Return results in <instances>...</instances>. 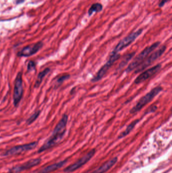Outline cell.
<instances>
[{"instance_id":"cell-4","label":"cell","mask_w":172,"mask_h":173,"mask_svg":"<svg viewBox=\"0 0 172 173\" xmlns=\"http://www.w3.org/2000/svg\"><path fill=\"white\" fill-rule=\"evenodd\" d=\"M165 50L166 47L165 46H163L161 48H159L158 50L152 53V54L149 55V56L143 61L142 63L136 68L135 73H138L142 71H144L145 68H147L148 66L150 65L156 60L161 57V56L163 54V53L165 52Z\"/></svg>"},{"instance_id":"cell-12","label":"cell","mask_w":172,"mask_h":173,"mask_svg":"<svg viewBox=\"0 0 172 173\" xmlns=\"http://www.w3.org/2000/svg\"><path fill=\"white\" fill-rule=\"evenodd\" d=\"M41 161V159L39 158L30 159L28 162H26L24 164H21L19 166H16L11 168L10 171V173H18L24 170L32 168V167L36 166L40 164Z\"/></svg>"},{"instance_id":"cell-19","label":"cell","mask_w":172,"mask_h":173,"mask_svg":"<svg viewBox=\"0 0 172 173\" xmlns=\"http://www.w3.org/2000/svg\"><path fill=\"white\" fill-rule=\"evenodd\" d=\"M39 114H40V112L39 111V112H36L35 113H34L33 115H32V116L27 120V123L30 125L33 122H34V121H35L37 118L39 117Z\"/></svg>"},{"instance_id":"cell-1","label":"cell","mask_w":172,"mask_h":173,"mask_svg":"<svg viewBox=\"0 0 172 173\" xmlns=\"http://www.w3.org/2000/svg\"><path fill=\"white\" fill-rule=\"evenodd\" d=\"M67 115L64 114L54 128L52 136L45 142L43 145L39 148V153H42L59 143L65 134L66 125L68 122Z\"/></svg>"},{"instance_id":"cell-13","label":"cell","mask_w":172,"mask_h":173,"mask_svg":"<svg viewBox=\"0 0 172 173\" xmlns=\"http://www.w3.org/2000/svg\"><path fill=\"white\" fill-rule=\"evenodd\" d=\"M118 161V158L117 157H114L113 159H111L108 162L104 163L102 166H100V168L95 170V171H93L91 173H104L115 165V164Z\"/></svg>"},{"instance_id":"cell-15","label":"cell","mask_w":172,"mask_h":173,"mask_svg":"<svg viewBox=\"0 0 172 173\" xmlns=\"http://www.w3.org/2000/svg\"><path fill=\"white\" fill-rule=\"evenodd\" d=\"M140 121L139 119L133 121H132L131 123H130L129 125L127 126L126 130H125L124 132H123L118 137L119 139H122L123 138H124L125 136H126L127 135L129 134L130 132H131L132 130H133L134 127H135V126L137 125V123H138V122Z\"/></svg>"},{"instance_id":"cell-20","label":"cell","mask_w":172,"mask_h":173,"mask_svg":"<svg viewBox=\"0 0 172 173\" xmlns=\"http://www.w3.org/2000/svg\"><path fill=\"white\" fill-rule=\"evenodd\" d=\"M35 65L33 62L30 61L28 64V66H27L28 70L30 71H32L35 68Z\"/></svg>"},{"instance_id":"cell-8","label":"cell","mask_w":172,"mask_h":173,"mask_svg":"<svg viewBox=\"0 0 172 173\" xmlns=\"http://www.w3.org/2000/svg\"><path fill=\"white\" fill-rule=\"evenodd\" d=\"M23 92V81L22 75L21 73H18L17 75L15 81V85L14 89L13 101L14 104L16 106L20 101L22 97Z\"/></svg>"},{"instance_id":"cell-23","label":"cell","mask_w":172,"mask_h":173,"mask_svg":"<svg viewBox=\"0 0 172 173\" xmlns=\"http://www.w3.org/2000/svg\"><path fill=\"white\" fill-rule=\"evenodd\" d=\"M24 1V0H17L16 1V3L17 4H20V3L23 2Z\"/></svg>"},{"instance_id":"cell-10","label":"cell","mask_w":172,"mask_h":173,"mask_svg":"<svg viewBox=\"0 0 172 173\" xmlns=\"http://www.w3.org/2000/svg\"><path fill=\"white\" fill-rule=\"evenodd\" d=\"M161 67V64H158L151 68L148 69L146 71H143L140 75H138L134 81V83L136 84H139L150 79L152 76L158 73Z\"/></svg>"},{"instance_id":"cell-18","label":"cell","mask_w":172,"mask_h":173,"mask_svg":"<svg viewBox=\"0 0 172 173\" xmlns=\"http://www.w3.org/2000/svg\"><path fill=\"white\" fill-rule=\"evenodd\" d=\"M134 55H135V52L131 53H130V54L126 55L119 64V69H121L123 67H124V66L127 64V63L133 58Z\"/></svg>"},{"instance_id":"cell-21","label":"cell","mask_w":172,"mask_h":173,"mask_svg":"<svg viewBox=\"0 0 172 173\" xmlns=\"http://www.w3.org/2000/svg\"><path fill=\"white\" fill-rule=\"evenodd\" d=\"M70 75H65L62 76L61 77H60L58 80V83H62L65 80L68 79V78L69 77Z\"/></svg>"},{"instance_id":"cell-7","label":"cell","mask_w":172,"mask_h":173,"mask_svg":"<svg viewBox=\"0 0 172 173\" xmlns=\"http://www.w3.org/2000/svg\"><path fill=\"white\" fill-rule=\"evenodd\" d=\"M95 152L96 150L95 149L91 150L83 157L78 160L77 162H75V163L66 167V168L64 170V172L65 173H70L76 171L78 168L86 164L89 160H90L91 158L95 155Z\"/></svg>"},{"instance_id":"cell-11","label":"cell","mask_w":172,"mask_h":173,"mask_svg":"<svg viewBox=\"0 0 172 173\" xmlns=\"http://www.w3.org/2000/svg\"><path fill=\"white\" fill-rule=\"evenodd\" d=\"M43 45L42 42H39L37 43L28 46L18 53V56L20 57H28L34 55L39 51Z\"/></svg>"},{"instance_id":"cell-14","label":"cell","mask_w":172,"mask_h":173,"mask_svg":"<svg viewBox=\"0 0 172 173\" xmlns=\"http://www.w3.org/2000/svg\"><path fill=\"white\" fill-rule=\"evenodd\" d=\"M67 160H64L63 161L58 162L57 163L53 164L50 166H47L43 169H41L40 171H39L37 173H49L53 172V171H56L59 168H60L62 166H63L64 165H65L67 163Z\"/></svg>"},{"instance_id":"cell-16","label":"cell","mask_w":172,"mask_h":173,"mask_svg":"<svg viewBox=\"0 0 172 173\" xmlns=\"http://www.w3.org/2000/svg\"><path fill=\"white\" fill-rule=\"evenodd\" d=\"M49 71H50V69L49 68H47L45 69L44 71H41V72L39 73V75H38L37 77L35 83V85H34V86H35V88H38V87L40 85L41 83V82H42L43 80V77H45L46 75Z\"/></svg>"},{"instance_id":"cell-22","label":"cell","mask_w":172,"mask_h":173,"mask_svg":"<svg viewBox=\"0 0 172 173\" xmlns=\"http://www.w3.org/2000/svg\"><path fill=\"white\" fill-rule=\"evenodd\" d=\"M170 1V0H161V2L160 3V4H159V7H161V8L163 7L166 3Z\"/></svg>"},{"instance_id":"cell-2","label":"cell","mask_w":172,"mask_h":173,"mask_svg":"<svg viewBox=\"0 0 172 173\" xmlns=\"http://www.w3.org/2000/svg\"><path fill=\"white\" fill-rule=\"evenodd\" d=\"M160 43H161L160 42H156L152 44V45L145 48L133 60L131 63L129 64L126 69V71L127 73H130L136 69L142 63L143 61L149 56V55L160 45Z\"/></svg>"},{"instance_id":"cell-17","label":"cell","mask_w":172,"mask_h":173,"mask_svg":"<svg viewBox=\"0 0 172 173\" xmlns=\"http://www.w3.org/2000/svg\"><path fill=\"white\" fill-rule=\"evenodd\" d=\"M102 5L101 4L98 3L93 4L88 10V13L89 16L93 15L94 12H100L102 11Z\"/></svg>"},{"instance_id":"cell-5","label":"cell","mask_w":172,"mask_h":173,"mask_svg":"<svg viewBox=\"0 0 172 173\" xmlns=\"http://www.w3.org/2000/svg\"><path fill=\"white\" fill-rule=\"evenodd\" d=\"M142 29H139L136 32H132L129 34L128 36H126L121 41H120V42L116 46L115 48H114L112 53L118 54V53L120 52V51H122L124 49L131 44L134 41L142 34Z\"/></svg>"},{"instance_id":"cell-9","label":"cell","mask_w":172,"mask_h":173,"mask_svg":"<svg viewBox=\"0 0 172 173\" xmlns=\"http://www.w3.org/2000/svg\"><path fill=\"white\" fill-rule=\"evenodd\" d=\"M37 145V142H34L22 145L16 146L7 151L5 153L4 155L8 156L12 155H19L21 153L34 149L36 147Z\"/></svg>"},{"instance_id":"cell-6","label":"cell","mask_w":172,"mask_h":173,"mask_svg":"<svg viewBox=\"0 0 172 173\" xmlns=\"http://www.w3.org/2000/svg\"><path fill=\"white\" fill-rule=\"evenodd\" d=\"M120 56V54H119L111 53L108 61L106 62L103 66H102L98 71L96 75L93 77V79L91 80V82L93 83H95V82H98L100 80H101L102 78L104 77V75L106 74L108 71L111 68V66L113 65L115 62L117 61L118 59H119Z\"/></svg>"},{"instance_id":"cell-3","label":"cell","mask_w":172,"mask_h":173,"mask_svg":"<svg viewBox=\"0 0 172 173\" xmlns=\"http://www.w3.org/2000/svg\"><path fill=\"white\" fill-rule=\"evenodd\" d=\"M162 90L163 88L160 86H156L152 89L148 93L140 99V100L138 101L136 105H135L130 110V113L134 114L139 112L142 109L143 107L145 106L146 105L149 103L150 102H151L152 100L154 99V98L158 95Z\"/></svg>"}]
</instances>
